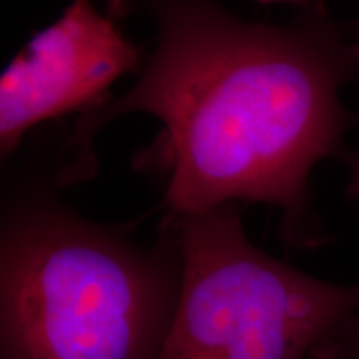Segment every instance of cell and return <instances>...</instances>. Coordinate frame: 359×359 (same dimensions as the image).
Masks as SVG:
<instances>
[{
    "label": "cell",
    "instance_id": "obj_1",
    "mask_svg": "<svg viewBox=\"0 0 359 359\" xmlns=\"http://www.w3.org/2000/svg\"><path fill=\"white\" fill-rule=\"evenodd\" d=\"M343 75L338 53L313 35L177 0L161 11L138 82L93 111L79 142L115 116L154 115L170 215L268 203L285 213L286 240L304 245L308 175L339 142Z\"/></svg>",
    "mask_w": 359,
    "mask_h": 359
},
{
    "label": "cell",
    "instance_id": "obj_2",
    "mask_svg": "<svg viewBox=\"0 0 359 359\" xmlns=\"http://www.w3.org/2000/svg\"><path fill=\"white\" fill-rule=\"evenodd\" d=\"M182 257L168 218L145 248L67 206H11L0 233V359H156Z\"/></svg>",
    "mask_w": 359,
    "mask_h": 359
},
{
    "label": "cell",
    "instance_id": "obj_3",
    "mask_svg": "<svg viewBox=\"0 0 359 359\" xmlns=\"http://www.w3.org/2000/svg\"><path fill=\"white\" fill-rule=\"evenodd\" d=\"M173 219L182 286L156 359H309L359 311V285L323 281L258 250L235 205Z\"/></svg>",
    "mask_w": 359,
    "mask_h": 359
},
{
    "label": "cell",
    "instance_id": "obj_4",
    "mask_svg": "<svg viewBox=\"0 0 359 359\" xmlns=\"http://www.w3.org/2000/svg\"><path fill=\"white\" fill-rule=\"evenodd\" d=\"M138 50L90 0H74L12 60L0 80V147L7 155L35 125L102 102L138 67Z\"/></svg>",
    "mask_w": 359,
    "mask_h": 359
},
{
    "label": "cell",
    "instance_id": "obj_5",
    "mask_svg": "<svg viewBox=\"0 0 359 359\" xmlns=\"http://www.w3.org/2000/svg\"><path fill=\"white\" fill-rule=\"evenodd\" d=\"M351 193L359 200V155L353 170ZM309 359H359V311L327 336Z\"/></svg>",
    "mask_w": 359,
    "mask_h": 359
}]
</instances>
